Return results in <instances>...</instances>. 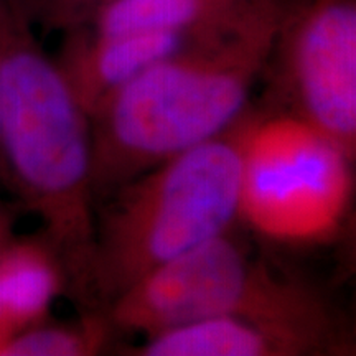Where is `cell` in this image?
<instances>
[{
    "mask_svg": "<svg viewBox=\"0 0 356 356\" xmlns=\"http://www.w3.org/2000/svg\"><path fill=\"white\" fill-rule=\"evenodd\" d=\"M277 12L279 0H261L234 24L150 66L89 118L95 207L243 118L264 71Z\"/></svg>",
    "mask_w": 356,
    "mask_h": 356,
    "instance_id": "6da1fadb",
    "label": "cell"
},
{
    "mask_svg": "<svg viewBox=\"0 0 356 356\" xmlns=\"http://www.w3.org/2000/svg\"><path fill=\"white\" fill-rule=\"evenodd\" d=\"M0 149L8 195L61 251L76 300L95 233L91 126L24 0H0Z\"/></svg>",
    "mask_w": 356,
    "mask_h": 356,
    "instance_id": "7a4b0ae2",
    "label": "cell"
},
{
    "mask_svg": "<svg viewBox=\"0 0 356 356\" xmlns=\"http://www.w3.org/2000/svg\"><path fill=\"white\" fill-rule=\"evenodd\" d=\"M246 113L221 136L140 173L96 203L79 310L104 314L147 274L234 228Z\"/></svg>",
    "mask_w": 356,
    "mask_h": 356,
    "instance_id": "3957f363",
    "label": "cell"
},
{
    "mask_svg": "<svg viewBox=\"0 0 356 356\" xmlns=\"http://www.w3.org/2000/svg\"><path fill=\"white\" fill-rule=\"evenodd\" d=\"M114 333L142 337L213 317L296 328L353 350V337L325 293L257 256L236 226L122 292L104 312Z\"/></svg>",
    "mask_w": 356,
    "mask_h": 356,
    "instance_id": "277c9868",
    "label": "cell"
},
{
    "mask_svg": "<svg viewBox=\"0 0 356 356\" xmlns=\"http://www.w3.org/2000/svg\"><path fill=\"white\" fill-rule=\"evenodd\" d=\"M355 160L292 115L249 106L239 221L277 246L309 248L348 228Z\"/></svg>",
    "mask_w": 356,
    "mask_h": 356,
    "instance_id": "5b68a950",
    "label": "cell"
},
{
    "mask_svg": "<svg viewBox=\"0 0 356 356\" xmlns=\"http://www.w3.org/2000/svg\"><path fill=\"white\" fill-rule=\"evenodd\" d=\"M261 81L266 108L356 159V0H279Z\"/></svg>",
    "mask_w": 356,
    "mask_h": 356,
    "instance_id": "8992f818",
    "label": "cell"
},
{
    "mask_svg": "<svg viewBox=\"0 0 356 356\" xmlns=\"http://www.w3.org/2000/svg\"><path fill=\"white\" fill-rule=\"evenodd\" d=\"M197 38L170 32L99 33L74 26L61 33L55 58L71 91L91 118L114 92Z\"/></svg>",
    "mask_w": 356,
    "mask_h": 356,
    "instance_id": "52a82bcc",
    "label": "cell"
},
{
    "mask_svg": "<svg viewBox=\"0 0 356 356\" xmlns=\"http://www.w3.org/2000/svg\"><path fill=\"white\" fill-rule=\"evenodd\" d=\"M127 355L136 356H340L350 351L337 341L236 317H213L145 335Z\"/></svg>",
    "mask_w": 356,
    "mask_h": 356,
    "instance_id": "ba28073f",
    "label": "cell"
},
{
    "mask_svg": "<svg viewBox=\"0 0 356 356\" xmlns=\"http://www.w3.org/2000/svg\"><path fill=\"white\" fill-rule=\"evenodd\" d=\"M71 293L68 264L42 229L15 234L0 249V343L50 318L53 304Z\"/></svg>",
    "mask_w": 356,
    "mask_h": 356,
    "instance_id": "9c48e42d",
    "label": "cell"
},
{
    "mask_svg": "<svg viewBox=\"0 0 356 356\" xmlns=\"http://www.w3.org/2000/svg\"><path fill=\"white\" fill-rule=\"evenodd\" d=\"M261 0H109L79 26L99 33L170 32L202 37L225 29Z\"/></svg>",
    "mask_w": 356,
    "mask_h": 356,
    "instance_id": "30bf717a",
    "label": "cell"
},
{
    "mask_svg": "<svg viewBox=\"0 0 356 356\" xmlns=\"http://www.w3.org/2000/svg\"><path fill=\"white\" fill-rule=\"evenodd\" d=\"M114 330L102 312H81L74 322L50 318L25 328L0 343V356H91L99 355Z\"/></svg>",
    "mask_w": 356,
    "mask_h": 356,
    "instance_id": "8fae6325",
    "label": "cell"
},
{
    "mask_svg": "<svg viewBox=\"0 0 356 356\" xmlns=\"http://www.w3.org/2000/svg\"><path fill=\"white\" fill-rule=\"evenodd\" d=\"M106 2L109 0H24L38 29L60 33L83 25Z\"/></svg>",
    "mask_w": 356,
    "mask_h": 356,
    "instance_id": "7c38bea8",
    "label": "cell"
},
{
    "mask_svg": "<svg viewBox=\"0 0 356 356\" xmlns=\"http://www.w3.org/2000/svg\"><path fill=\"white\" fill-rule=\"evenodd\" d=\"M22 213V207L0 186V249L15 236L17 222Z\"/></svg>",
    "mask_w": 356,
    "mask_h": 356,
    "instance_id": "4fadbf2b",
    "label": "cell"
},
{
    "mask_svg": "<svg viewBox=\"0 0 356 356\" xmlns=\"http://www.w3.org/2000/svg\"><path fill=\"white\" fill-rule=\"evenodd\" d=\"M0 186L7 191V175H6V167H3V159H2V149H0ZM8 193V191H7Z\"/></svg>",
    "mask_w": 356,
    "mask_h": 356,
    "instance_id": "5bb4252c",
    "label": "cell"
}]
</instances>
